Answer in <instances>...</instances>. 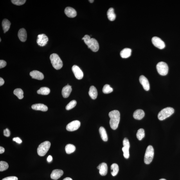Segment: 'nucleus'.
<instances>
[{
  "instance_id": "a211bd4d",
  "label": "nucleus",
  "mask_w": 180,
  "mask_h": 180,
  "mask_svg": "<svg viewBox=\"0 0 180 180\" xmlns=\"http://www.w3.org/2000/svg\"><path fill=\"white\" fill-rule=\"evenodd\" d=\"M18 36L21 42H25L27 37V33L25 29L24 28L20 29L18 32Z\"/></svg>"
},
{
  "instance_id": "a19ab883",
  "label": "nucleus",
  "mask_w": 180,
  "mask_h": 180,
  "mask_svg": "<svg viewBox=\"0 0 180 180\" xmlns=\"http://www.w3.org/2000/svg\"><path fill=\"white\" fill-rule=\"evenodd\" d=\"M5 151L4 148L2 147H0V154H3Z\"/></svg>"
},
{
  "instance_id": "2eb2a0df",
  "label": "nucleus",
  "mask_w": 180,
  "mask_h": 180,
  "mask_svg": "<svg viewBox=\"0 0 180 180\" xmlns=\"http://www.w3.org/2000/svg\"><path fill=\"white\" fill-rule=\"evenodd\" d=\"M30 75L32 78L35 79L42 80L44 79V76L42 73L39 71H31Z\"/></svg>"
},
{
  "instance_id": "b1692460",
  "label": "nucleus",
  "mask_w": 180,
  "mask_h": 180,
  "mask_svg": "<svg viewBox=\"0 0 180 180\" xmlns=\"http://www.w3.org/2000/svg\"><path fill=\"white\" fill-rule=\"evenodd\" d=\"M10 22L7 19H4L2 22V25L3 27L4 33H6L9 30L10 28Z\"/></svg>"
},
{
  "instance_id": "dca6fc26",
  "label": "nucleus",
  "mask_w": 180,
  "mask_h": 180,
  "mask_svg": "<svg viewBox=\"0 0 180 180\" xmlns=\"http://www.w3.org/2000/svg\"><path fill=\"white\" fill-rule=\"evenodd\" d=\"M64 12L67 16L70 18L75 17L77 15V13L75 9L70 7H67L65 8Z\"/></svg>"
},
{
  "instance_id": "423d86ee",
  "label": "nucleus",
  "mask_w": 180,
  "mask_h": 180,
  "mask_svg": "<svg viewBox=\"0 0 180 180\" xmlns=\"http://www.w3.org/2000/svg\"><path fill=\"white\" fill-rule=\"evenodd\" d=\"M154 148L151 145L148 146L146 150L144 157V162L146 164L148 165L151 163L154 158Z\"/></svg>"
},
{
  "instance_id": "c756f323",
  "label": "nucleus",
  "mask_w": 180,
  "mask_h": 180,
  "mask_svg": "<svg viewBox=\"0 0 180 180\" xmlns=\"http://www.w3.org/2000/svg\"><path fill=\"white\" fill-rule=\"evenodd\" d=\"M15 95L17 96L18 98L22 99L24 97V92L21 89H15L13 91Z\"/></svg>"
},
{
  "instance_id": "412c9836",
  "label": "nucleus",
  "mask_w": 180,
  "mask_h": 180,
  "mask_svg": "<svg viewBox=\"0 0 180 180\" xmlns=\"http://www.w3.org/2000/svg\"><path fill=\"white\" fill-rule=\"evenodd\" d=\"M145 115V112L143 110L138 109L136 110L133 114V117L134 119L137 120H141L143 118Z\"/></svg>"
},
{
  "instance_id": "39448f33",
  "label": "nucleus",
  "mask_w": 180,
  "mask_h": 180,
  "mask_svg": "<svg viewBox=\"0 0 180 180\" xmlns=\"http://www.w3.org/2000/svg\"><path fill=\"white\" fill-rule=\"evenodd\" d=\"M51 145V143L49 141H45L40 144L38 147L37 152L38 155L40 156H43L48 152Z\"/></svg>"
},
{
  "instance_id": "393cba45",
  "label": "nucleus",
  "mask_w": 180,
  "mask_h": 180,
  "mask_svg": "<svg viewBox=\"0 0 180 180\" xmlns=\"http://www.w3.org/2000/svg\"><path fill=\"white\" fill-rule=\"evenodd\" d=\"M107 15L108 19L110 21H114L116 18V15L114 12V10L113 8H110L107 11Z\"/></svg>"
},
{
  "instance_id": "473e14b6",
  "label": "nucleus",
  "mask_w": 180,
  "mask_h": 180,
  "mask_svg": "<svg viewBox=\"0 0 180 180\" xmlns=\"http://www.w3.org/2000/svg\"><path fill=\"white\" fill-rule=\"evenodd\" d=\"M8 165L6 162L4 161L0 162V171L3 172L8 169Z\"/></svg>"
},
{
  "instance_id": "5701e85b",
  "label": "nucleus",
  "mask_w": 180,
  "mask_h": 180,
  "mask_svg": "<svg viewBox=\"0 0 180 180\" xmlns=\"http://www.w3.org/2000/svg\"><path fill=\"white\" fill-rule=\"evenodd\" d=\"M132 50L129 48H125L120 52V55L123 58L129 57L131 55Z\"/></svg>"
},
{
  "instance_id": "7c9ffc66",
  "label": "nucleus",
  "mask_w": 180,
  "mask_h": 180,
  "mask_svg": "<svg viewBox=\"0 0 180 180\" xmlns=\"http://www.w3.org/2000/svg\"><path fill=\"white\" fill-rule=\"evenodd\" d=\"M145 136V130L143 129L138 130L136 134L137 138L139 141H141Z\"/></svg>"
},
{
  "instance_id": "2f4dec72",
  "label": "nucleus",
  "mask_w": 180,
  "mask_h": 180,
  "mask_svg": "<svg viewBox=\"0 0 180 180\" xmlns=\"http://www.w3.org/2000/svg\"><path fill=\"white\" fill-rule=\"evenodd\" d=\"M113 91V89L110 87V85L108 84H105L103 87L102 89V91L105 94H109L112 93Z\"/></svg>"
},
{
  "instance_id": "c03bdc74",
  "label": "nucleus",
  "mask_w": 180,
  "mask_h": 180,
  "mask_svg": "<svg viewBox=\"0 0 180 180\" xmlns=\"http://www.w3.org/2000/svg\"><path fill=\"white\" fill-rule=\"evenodd\" d=\"M89 1L90 3H93L94 1H93V0H90V1Z\"/></svg>"
},
{
  "instance_id": "9d476101",
  "label": "nucleus",
  "mask_w": 180,
  "mask_h": 180,
  "mask_svg": "<svg viewBox=\"0 0 180 180\" xmlns=\"http://www.w3.org/2000/svg\"><path fill=\"white\" fill-rule=\"evenodd\" d=\"M152 42L154 46L159 49H163L165 48V42L159 37H152Z\"/></svg>"
},
{
  "instance_id": "c9c22d12",
  "label": "nucleus",
  "mask_w": 180,
  "mask_h": 180,
  "mask_svg": "<svg viewBox=\"0 0 180 180\" xmlns=\"http://www.w3.org/2000/svg\"><path fill=\"white\" fill-rule=\"evenodd\" d=\"M18 178L15 176L9 177L5 178L2 180H18Z\"/></svg>"
},
{
  "instance_id": "f257e3e1",
  "label": "nucleus",
  "mask_w": 180,
  "mask_h": 180,
  "mask_svg": "<svg viewBox=\"0 0 180 180\" xmlns=\"http://www.w3.org/2000/svg\"><path fill=\"white\" fill-rule=\"evenodd\" d=\"M110 118L109 124L112 129L116 130L118 128L120 119V112L117 110H114L109 114Z\"/></svg>"
},
{
  "instance_id": "20e7f679",
  "label": "nucleus",
  "mask_w": 180,
  "mask_h": 180,
  "mask_svg": "<svg viewBox=\"0 0 180 180\" xmlns=\"http://www.w3.org/2000/svg\"><path fill=\"white\" fill-rule=\"evenodd\" d=\"M174 110L173 108L167 107L159 112L158 118L160 120H163L168 118L174 113Z\"/></svg>"
},
{
  "instance_id": "ddd939ff",
  "label": "nucleus",
  "mask_w": 180,
  "mask_h": 180,
  "mask_svg": "<svg viewBox=\"0 0 180 180\" xmlns=\"http://www.w3.org/2000/svg\"><path fill=\"white\" fill-rule=\"evenodd\" d=\"M139 80L144 89L146 91H149L150 89V85L147 79L145 76L142 75L139 77Z\"/></svg>"
},
{
  "instance_id": "9b49d317",
  "label": "nucleus",
  "mask_w": 180,
  "mask_h": 180,
  "mask_svg": "<svg viewBox=\"0 0 180 180\" xmlns=\"http://www.w3.org/2000/svg\"><path fill=\"white\" fill-rule=\"evenodd\" d=\"M48 41V37L44 34H40L37 36V43L40 46L42 47L46 46Z\"/></svg>"
},
{
  "instance_id": "bb28decb",
  "label": "nucleus",
  "mask_w": 180,
  "mask_h": 180,
  "mask_svg": "<svg viewBox=\"0 0 180 180\" xmlns=\"http://www.w3.org/2000/svg\"><path fill=\"white\" fill-rule=\"evenodd\" d=\"M50 93V89L47 87H42L37 91L38 94L43 95H48Z\"/></svg>"
},
{
  "instance_id": "f704fd0d",
  "label": "nucleus",
  "mask_w": 180,
  "mask_h": 180,
  "mask_svg": "<svg viewBox=\"0 0 180 180\" xmlns=\"http://www.w3.org/2000/svg\"><path fill=\"white\" fill-rule=\"evenodd\" d=\"M12 3L17 6H21L25 3V0H12L11 1Z\"/></svg>"
},
{
  "instance_id": "e433bc0d",
  "label": "nucleus",
  "mask_w": 180,
  "mask_h": 180,
  "mask_svg": "<svg viewBox=\"0 0 180 180\" xmlns=\"http://www.w3.org/2000/svg\"><path fill=\"white\" fill-rule=\"evenodd\" d=\"M3 134L6 137H9L10 136V132L8 129H6L3 130Z\"/></svg>"
},
{
  "instance_id": "79ce46f5",
  "label": "nucleus",
  "mask_w": 180,
  "mask_h": 180,
  "mask_svg": "<svg viewBox=\"0 0 180 180\" xmlns=\"http://www.w3.org/2000/svg\"><path fill=\"white\" fill-rule=\"evenodd\" d=\"M53 160V157L51 156H49L47 158V161L48 162H51Z\"/></svg>"
},
{
  "instance_id": "0eeeda50",
  "label": "nucleus",
  "mask_w": 180,
  "mask_h": 180,
  "mask_svg": "<svg viewBox=\"0 0 180 180\" xmlns=\"http://www.w3.org/2000/svg\"><path fill=\"white\" fill-rule=\"evenodd\" d=\"M156 69L160 75L165 76L168 73V67L165 62H161L158 63L156 65Z\"/></svg>"
},
{
  "instance_id": "4468645a",
  "label": "nucleus",
  "mask_w": 180,
  "mask_h": 180,
  "mask_svg": "<svg viewBox=\"0 0 180 180\" xmlns=\"http://www.w3.org/2000/svg\"><path fill=\"white\" fill-rule=\"evenodd\" d=\"M99 173L102 176H105L107 174L108 167L107 164L105 163H101L97 167Z\"/></svg>"
},
{
  "instance_id": "37998d69",
  "label": "nucleus",
  "mask_w": 180,
  "mask_h": 180,
  "mask_svg": "<svg viewBox=\"0 0 180 180\" xmlns=\"http://www.w3.org/2000/svg\"><path fill=\"white\" fill-rule=\"evenodd\" d=\"M63 180H73L70 177H66V178L64 179Z\"/></svg>"
},
{
  "instance_id": "aec40b11",
  "label": "nucleus",
  "mask_w": 180,
  "mask_h": 180,
  "mask_svg": "<svg viewBox=\"0 0 180 180\" xmlns=\"http://www.w3.org/2000/svg\"><path fill=\"white\" fill-rule=\"evenodd\" d=\"M72 91L71 87L69 85L63 87L62 91V96L64 98L69 97Z\"/></svg>"
},
{
  "instance_id": "a18cd8bd",
  "label": "nucleus",
  "mask_w": 180,
  "mask_h": 180,
  "mask_svg": "<svg viewBox=\"0 0 180 180\" xmlns=\"http://www.w3.org/2000/svg\"><path fill=\"white\" fill-rule=\"evenodd\" d=\"M159 180H166L165 179H159Z\"/></svg>"
},
{
  "instance_id": "f03ea898",
  "label": "nucleus",
  "mask_w": 180,
  "mask_h": 180,
  "mask_svg": "<svg viewBox=\"0 0 180 180\" xmlns=\"http://www.w3.org/2000/svg\"><path fill=\"white\" fill-rule=\"evenodd\" d=\"M82 39L84 40L85 44L92 51L96 52L98 51L99 44L98 41L95 39L91 38L89 35H86L82 38Z\"/></svg>"
},
{
  "instance_id": "4c0bfd02",
  "label": "nucleus",
  "mask_w": 180,
  "mask_h": 180,
  "mask_svg": "<svg viewBox=\"0 0 180 180\" xmlns=\"http://www.w3.org/2000/svg\"><path fill=\"white\" fill-rule=\"evenodd\" d=\"M6 64L7 63L5 61L2 60H0V69H1L5 67Z\"/></svg>"
},
{
  "instance_id": "72a5a7b5",
  "label": "nucleus",
  "mask_w": 180,
  "mask_h": 180,
  "mask_svg": "<svg viewBox=\"0 0 180 180\" xmlns=\"http://www.w3.org/2000/svg\"><path fill=\"white\" fill-rule=\"evenodd\" d=\"M76 102L75 100H73L69 103L66 105V109L67 110H70L73 109L75 107L76 105Z\"/></svg>"
},
{
  "instance_id": "1a4fd4ad",
  "label": "nucleus",
  "mask_w": 180,
  "mask_h": 180,
  "mask_svg": "<svg viewBox=\"0 0 180 180\" xmlns=\"http://www.w3.org/2000/svg\"><path fill=\"white\" fill-rule=\"evenodd\" d=\"M80 123L79 121L74 120L66 126L67 131L73 132L78 129L80 127Z\"/></svg>"
},
{
  "instance_id": "7ed1b4c3",
  "label": "nucleus",
  "mask_w": 180,
  "mask_h": 180,
  "mask_svg": "<svg viewBox=\"0 0 180 180\" xmlns=\"http://www.w3.org/2000/svg\"><path fill=\"white\" fill-rule=\"evenodd\" d=\"M50 59L51 64L54 68L57 70H59L62 68L63 62L57 54H51L50 57Z\"/></svg>"
},
{
  "instance_id": "ea45409f",
  "label": "nucleus",
  "mask_w": 180,
  "mask_h": 180,
  "mask_svg": "<svg viewBox=\"0 0 180 180\" xmlns=\"http://www.w3.org/2000/svg\"><path fill=\"white\" fill-rule=\"evenodd\" d=\"M4 83V81L3 79L1 78H0V86H1Z\"/></svg>"
},
{
  "instance_id": "f8f14e48",
  "label": "nucleus",
  "mask_w": 180,
  "mask_h": 180,
  "mask_svg": "<svg viewBox=\"0 0 180 180\" xmlns=\"http://www.w3.org/2000/svg\"><path fill=\"white\" fill-rule=\"evenodd\" d=\"M72 70L75 78L79 80L82 79L84 77V73L79 67L76 65H74L72 67Z\"/></svg>"
},
{
  "instance_id": "cd10ccee",
  "label": "nucleus",
  "mask_w": 180,
  "mask_h": 180,
  "mask_svg": "<svg viewBox=\"0 0 180 180\" xmlns=\"http://www.w3.org/2000/svg\"><path fill=\"white\" fill-rule=\"evenodd\" d=\"M76 148L75 146L72 144H68L65 147V150L67 154H70L75 151Z\"/></svg>"
},
{
  "instance_id": "f3484780",
  "label": "nucleus",
  "mask_w": 180,
  "mask_h": 180,
  "mask_svg": "<svg viewBox=\"0 0 180 180\" xmlns=\"http://www.w3.org/2000/svg\"><path fill=\"white\" fill-rule=\"evenodd\" d=\"M63 174H64V172L62 170H54L51 175V178L54 180H57L60 178Z\"/></svg>"
},
{
  "instance_id": "58836bf2",
  "label": "nucleus",
  "mask_w": 180,
  "mask_h": 180,
  "mask_svg": "<svg viewBox=\"0 0 180 180\" xmlns=\"http://www.w3.org/2000/svg\"><path fill=\"white\" fill-rule=\"evenodd\" d=\"M12 140L13 141H15L16 142L19 144H21L22 143V141L21 139L19 138H18V137L13 138Z\"/></svg>"
},
{
  "instance_id": "4be33fe9",
  "label": "nucleus",
  "mask_w": 180,
  "mask_h": 180,
  "mask_svg": "<svg viewBox=\"0 0 180 180\" xmlns=\"http://www.w3.org/2000/svg\"><path fill=\"white\" fill-rule=\"evenodd\" d=\"M89 93L90 96L93 100H95L97 97V90L96 87L93 86H91L90 87Z\"/></svg>"
},
{
  "instance_id": "c85d7f7f",
  "label": "nucleus",
  "mask_w": 180,
  "mask_h": 180,
  "mask_svg": "<svg viewBox=\"0 0 180 180\" xmlns=\"http://www.w3.org/2000/svg\"><path fill=\"white\" fill-rule=\"evenodd\" d=\"M111 174L112 176L114 177L116 176L119 171V167L118 165L116 163L112 164L111 166Z\"/></svg>"
},
{
  "instance_id": "6e6552de",
  "label": "nucleus",
  "mask_w": 180,
  "mask_h": 180,
  "mask_svg": "<svg viewBox=\"0 0 180 180\" xmlns=\"http://www.w3.org/2000/svg\"><path fill=\"white\" fill-rule=\"evenodd\" d=\"M123 147L122 148V150L123 152V156L126 159L129 158V148L130 143L128 139L127 138L124 139L123 141Z\"/></svg>"
},
{
  "instance_id": "6ab92c4d",
  "label": "nucleus",
  "mask_w": 180,
  "mask_h": 180,
  "mask_svg": "<svg viewBox=\"0 0 180 180\" xmlns=\"http://www.w3.org/2000/svg\"><path fill=\"white\" fill-rule=\"evenodd\" d=\"M32 109L36 111H46L48 110V107L46 105L41 103H38L32 105Z\"/></svg>"
},
{
  "instance_id": "49530a36",
  "label": "nucleus",
  "mask_w": 180,
  "mask_h": 180,
  "mask_svg": "<svg viewBox=\"0 0 180 180\" xmlns=\"http://www.w3.org/2000/svg\"><path fill=\"white\" fill-rule=\"evenodd\" d=\"M1 42V39H0V42Z\"/></svg>"
},
{
  "instance_id": "a878e982",
  "label": "nucleus",
  "mask_w": 180,
  "mask_h": 180,
  "mask_svg": "<svg viewBox=\"0 0 180 180\" xmlns=\"http://www.w3.org/2000/svg\"><path fill=\"white\" fill-rule=\"evenodd\" d=\"M99 132L102 140L104 141H107L108 139V136L105 128L103 127H100L99 129Z\"/></svg>"
}]
</instances>
